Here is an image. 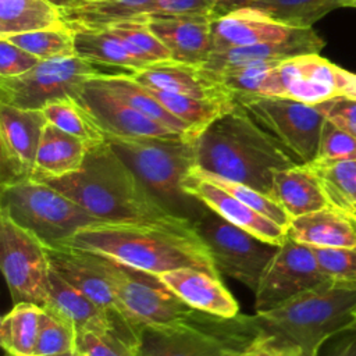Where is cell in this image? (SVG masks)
I'll list each match as a JSON object with an SVG mask.
<instances>
[{"label":"cell","instance_id":"obj_14","mask_svg":"<svg viewBox=\"0 0 356 356\" xmlns=\"http://www.w3.org/2000/svg\"><path fill=\"white\" fill-rule=\"evenodd\" d=\"M330 280L320 268L310 246L286 236L264 267L254 289L256 313L284 305Z\"/></svg>","mask_w":356,"mask_h":356},{"label":"cell","instance_id":"obj_33","mask_svg":"<svg viewBox=\"0 0 356 356\" xmlns=\"http://www.w3.org/2000/svg\"><path fill=\"white\" fill-rule=\"evenodd\" d=\"M174 117L181 120L197 138L199 134L221 114L228 111L235 103L229 99H200L179 93H171L146 88Z\"/></svg>","mask_w":356,"mask_h":356},{"label":"cell","instance_id":"obj_27","mask_svg":"<svg viewBox=\"0 0 356 356\" xmlns=\"http://www.w3.org/2000/svg\"><path fill=\"white\" fill-rule=\"evenodd\" d=\"M288 236L314 248H355L356 221L328 207L292 218Z\"/></svg>","mask_w":356,"mask_h":356},{"label":"cell","instance_id":"obj_16","mask_svg":"<svg viewBox=\"0 0 356 356\" xmlns=\"http://www.w3.org/2000/svg\"><path fill=\"white\" fill-rule=\"evenodd\" d=\"M76 99L106 135L125 138L184 136L135 110L106 85L103 75L85 82Z\"/></svg>","mask_w":356,"mask_h":356},{"label":"cell","instance_id":"obj_36","mask_svg":"<svg viewBox=\"0 0 356 356\" xmlns=\"http://www.w3.org/2000/svg\"><path fill=\"white\" fill-rule=\"evenodd\" d=\"M42 111L44 113L47 122L82 139L89 146H95L106 140L104 131L76 97L56 100L47 104Z\"/></svg>","mask_w":356,"mask_h":356},{"label":"cell","instance_id":"obj_52","mask_svg":"<svg viewBox=\"0 0 356 356\" xmlns=\"http://www.w3.org/2000/svg\"><path fill=\"white\" fill-rule=\"evenodd\" d=\"M51 356H75V352H68V353H61V355H51Z\"/></svg>","mask_w":356,"mask_h":356},{"label":"cell","instance_id":"obj_13","mask_svg":"<svg viewBox=\"0 0 356 356\" xmlns=\"http://www.w3.org/2000/svg\"><path fill=\"white\" fill-rule=\"evenodd\" d=\"M0 266L14 305L44 306L51 270L44 243L4 214H0Z\"/></svg>","mask_w":356,"mask_h":356},{"label":"cell","instance_id":"obj_17","mask_svg":"<svg viewBox=\"0 0 356 356\" xmlns=\"http://www.w3.org/2000/svg\"><path fill=\"white\" fill-rule=\"evenodd\" d=\"M44 248L50 267L60 277L113 316L125 321L114 288L106 277L95 252L65 243H44Z\"/></svg>","mask_w":356,"mask_h":356},{"label":"cell","instance_id":"obj_7","mask_svg":"<svg viewBox=\"0 0 356 356\" xmlns=\"http://www.w3.org/2000/svg\"><path fill=\"white\" fill-rule=\"evenodd\" d=\"M253 316L222 318L204 313L195 323L143 327L139 331L140 356H228L246 349L260 335Z\"/></svg>","mask_w":356,"mask_h":356},{"label":"cell","instance_id":"obj_1","mask_svg":"<svg viewBox=\"0 0 356 356\" xmlns=\"http://www.w3.org/2000/svg\"><path fill=\"white\" fill-rule=\"evenodd\" d=\"M63 243L102 253L156 275L191 267L220 277L207 245L193 222L184 218L163 222L99 221Z\"/></svg>","mask_w":356,"mask_h":356},{"label":"cell","instance_id":"obj_29","mask_svg":"<svg viewBox=\"0 0 356 356\" xmlns=\"http://www.w3.org/2000/svg\"><path fill=\"white\" fill-rule=\"evenodd\" d=\"M71 29L75 56L86 61L122 68L129 74L149 65V63L135 54L122 39L107 29Z\"/></svg>","mask_w":356,"mask_h":356},{"label":"cell","instance_id":"obj_32","mask_svg":"<svg viewBox=\"0 0 356 356\" xmlns=\"http://www.w3.org/2000/svg\"><path fill=\"white\" fill-rule=\"evenodd\" d=\"M103 81L114 93L147 118L179 135L196 139L192 131L181 120L174 117L143 85L136 82L129 72L106 74L103 75Z\"/></svg>","mask_w":356,"mask_h":356},{"label":"cell","instance_id":"obj_18","mask_svg":"<svg viewBox=\"0 0 356 356\" xmlns=\"http://www.w3.org/2000/svg\"><path fill=\"white\" fill-rule=\"evenodd\" d=\"M184 189L228 222L253 234L264 242L280 246L288 236L285 227L264 217L229 192L207 181L196 172L195 167L188 174Z\"/></svg>","mask_w":356,"mask_h":356},{"label":"cell","instance_id":"obj_8","mask_svg":"<svg viewBox=\"0 0 356 356\" xmlns=\"http://www.w3.org/2000/svg\"><path fill=\"white\" fill-rule=\"evenodd\" d=\"M96 254L114 288L122 317L138 337L143 327L195 323L204 314L181 300L156 274L129 267L102 253Z\"/></svg>","mask_w":356,"mask_h":356},{"label":"cell","instance_id":"obj_53","mask_svg":"<svg viewBox=\"0 0 356 356\" xmlns=\"http://www.w3.org/2000/svg\"><path fill=\"white\" fill-rule=\"evenodd\" d=\"M350 217H352V218H353V220H355V221H356V211H355V213H353V214H352V216H350Z\"/></svg>","mask_w":356,"mask_h":356},{"label":"cell","instance_id":"obj_4","mask_svg":"<svg viewBox=\"0 0 356 356\" xmlns=\"http://www.w3.org/2000/svg\"><path fill=\"white\" fill-rule=\"evenodd\" d=\"M263 335L318 356L324 342L356 327V282L328 281L253 316Z\"/></svg>","mask_w":356,"mask_h":356},{"label":"cell","instance_id":"obj_31","mask_svg":"<svg viewBox=\"0 0 356 356\" xmlns=\"http://www.w3.org/2000/svg\"><path fill=\"white\" fill-rule=\"evenodd\" d=\"M64 24L61 11L46 0H0V39Z\"/></svg>","mask_w":356,"mask_h":356},{"label":"cell","instance_id":"obj_11","mask_svg":"<svg viewBox=\"0 0 356 356\" xmlns=\"http://www.w3.org/2000/svg\"><path fill=\"white\" fill-rule=\"evenodd\" d=\"M193 225L207 245L217 271L254 292L264 267L278 246L228 222L210 209Z\"/></svg>","mask_w":356,"mask_h":356},{"label":"cell","instance_id":"obj_10","mask_svg":"<svg viewBox=\"0 0 356 356\" xmlns=\"http://www.w3.org/2000/svg\"><path fill=\"white\" fill-rule=\"evenodd\" d=\"M249 114L300 164L316 160L325 121L323 104L281 96H235Z\"/></svg>","mask_w":356,"mask_h":356},{"label":"cell","instance_id":"obj_35","mask_svg":"<svg viewBox=\"0 0 356 356\" xmlns=\"http://www.w3.org/2000/svg\"><path fill=\"white\" fill-rule=\"evenodd\" d=\"M307 165L317 175L330 207L352 216L356 211V159Z\"/></svg>","mask_w":356,"mask_h":356},{"label":"cell","instance_id":"obj_40","mask_svg":"<svg viewBox=\"0 0 356 356\" xmlns=\"http://www.w3.org/2000/svg\"><path fill=\"white\" fill-rule=\"evenodd\" d=\"M195 170L199 175H202L203 178H206L207 181L213 182L214 185L220 186L221 189L229 192L232 196H235L236 199H239L241 202H243L245 204H248L249 207H252L253 210H256L257 213L263 214L264 217L275 221L277 224L285 227L288 229L289 224H291V217L288 216V213L282 209V206L270 195L252 188L249 185L236 182V181H231L227 178H222L217 174L204 171L202 168H199L197 165H195Z\"/></svg>","mask_w":356,"mask_h":356},{"label":"cell","instance_id":"obj_19","mask_svg":"<svg viewBox=\"0 0 356 356\" xmlns=\"http://www.w3.org/2000/svg\"><path fill=\"white\" fill-rule=\"evenodd\" d=\"M214 15L149 14L152 32L168 49L172 61L202 67L213 51Z\"/></svg>","mask_w":356,"mask_h":356},{"label":"cell","instance_id":"obj_6","mask_svg":"<svg viewBox=\"0 0 356 356\" xmlns=\"http://www.w3.org/2000/svg\"><path fill=\"white\" fill-rule=\"evenodd\" d=\"M0 214L38 236L43 243H63L82 228L99 222L63 192L39 181L0 186Z\"/></svg>","mask_w":356,"mask_h":356},{"label":"cell","instance_id":"obj_23","mask_svg":"<svg viewBox=\"0 0 356 356\" xmlns=\"http://www.w3.org/2000/svg\"><path fill=\"white\" fill-rule=\"evenodd\" d=\"M131 76L149 89L200 99L235 97L202 67L177 63L172 60L149 64L131 72Z\"/></svg>","mask_w":356,"mask_h":356},{"label":"cell","instance_id":"obj_56","mask_svg":"<svg viewBox=\"0 0 356 356\" xmlns=\"http://www.w3.org/2000/svg\"><path fill=\"white\" fill-rule=\"evenodd\" d=\"M224 1H225V0H224Z\"/></svg>","mask_w":356,"mask_h":356},{"label":"cell","instance_id":"obj_3","mask_svg":"<svg viewBox=\"0 0 356 356\" xmlns=\"http://www.w3.org/2000/svg\"><path fill=\"white\" fill-rule=\"evenodd\" d=\"M104 222H163L167 211L104 140L92 146L75 174L47 182Z\"/></svg>","mask_w":356,"mask_h":356},{"label":"cell","instance_id":"obj_30","mask_svg":"<svg viewBox=\"0 0 356 356\" xmlns=\"http://www.w3.org/2000/svg\"><path fill=\"white\" fill-rule=\"evenodd\" d=\"M241 6L256 8L292 28H312L324 15L342 7V0H225L217 14Z\"/></svg>","mask_w":356,"mask_h":356},{"label":"cell","instance_id":"obj_47","mask_svg":"<svg viewBox=\"0 0 356 356\" xmlns=\"http://www.w3.org/2000/svg\"><path fill=\"white\" fill-rule=\"evenodd\" d=\"M256 356H302L298 349L260 334L249 346Z\"/></svg>","mask_w":356,"mask_h":356},{"label":"cell","instance_id":"obj_24","mask_svg":"<svg viewBox=\"0 0 356 356\" xmlns=\"http://www.w3.org/2000/svg\"><path fill=\"white\" fill-rule=\"evenodd\" d=\"M323 47L324 40L314 32L313 28H306L295 38L281 42H264L250 46L214 50L202 68L209 72H217L248 64L281 63L296 56L320 53Z\"/></svg>","mask_w":356,"mask_h":356},{"label":"cell","instance_id":"obj_55","mask_svg":"<svg viewBox=\"0 0 356 356\" xmlns=\"http://www.w3.org/2000/svg\"><path fill=\"white\" fill-rule=\"evenodd\" d=\"M355 330H356V327H355Z\"/></svg>","mask_w":356,"mask_h":356},{"label":"cell","instance_id":"obj_50","mask_svg":"<svg viewBox=\"0 0 356 356\" xmlns=\"http://www.w3.org/2000/svg\"><path fill=\"white\" fill-rule=\"evenodd\" d=\"M228 356H256L250 348L246 349H232L229 350Z\"/></svg>","mask_w":356,"mask_h":356},{"label":"cell","instance_id":"obj_42","mask_svg":"<svg viewBox=\"0 0 356 356\" xmlns=\"http://www.w3.org/2000/svg\"><path fill=\"white\" fill-rule=\"evenodd\" d=\"M323 273L332 281L356 282L355 248H314L310 246Z\"/></svg>","mask_w":356,"mask_h":356},{"label":"cell","instance_id":"obj_48","mask_svg":"<svg viewBox=\"0 0 356 356\" xmlns=\"http://www.w3.org/2000/svg\"><path fill=\"white\" fill-rule=\"evenodd\" d=\"M327 356H356V330L349 331V334L338 341Z\"/></svg>","mask_w":356,"mask_h":356},{"label":"cell","instance_id":"obj_41","mask_svg":"<svg viewBox=\"0 0 356 356\" xmlns=\"http://www.w3.org/2000/svg\"><path fill=\"white\" fill-rule=\"evenodd\" d=\"M75 330L64 320L42 309L35 356H51L75 352Z\"/></svg>","mask_w":356,"mask_h":356},{"label":"cell","instance_id":"obj_39","mask_svg":"<svg viewBox=\"0 0 356 356\" xmlns=\"http://www.w3.org/2000/svg\"><path fill=\"white\" fill-rule=\"evenodd\" d=\"M104 29L110 31L111 33L122 39L135 54H138L142 60L147 61L149 64L172 60L168 49L149 28L146 15L121 21Z\"/></svg>","mask_w":356,"mask_h":356},{"label":"cell","instance_id":"obj_34","mask_svg":"<svg viewBox=\"0 0 356 356\" xmlns=\"http://www.w3.org/2000/svg\"><path fill=\"white\" fill-rule=\"evenodd\" d=\"M42 307L15 303L0 323V343L8 356H35Z\"/></svg>","mask_w":356,"mask_h":356},{"label":"cell","instance_id":"obj_49","mask_svg":"<svg viewBox=\"0 0 356 356\" xmlns=\"http://www.w3.org/2000/svg\"><path fill=\"white\" fill-rule=\"evenodd\" d=\"M49 3H51L53 6H56L58 10H67L75 6L76 0H46Z\"/></svg>","mask_w":356,"mask_h":356},{"label":"cell","instance_id":"obj_21","mask_svg":"<svg viewBox=\"0 0 356 356\" xmlns=\"http://www.w3.org/2000/svg\"><path fill=\"white\" fill-rule=\"evenodd\" d=\"M42 309L68 323L76 334L85 331L100 332L117 327L131 328L124 320L113 316L89 296L67 282L53 268L49 275L47 300Z\"/></svg>","mask_w":356,"mask_h":356},{"label":"cell","instance_id":"obj_9","mask_svg":"<svg viewBox=\"0 0 356 356\" xmlns=\"http://www.w3.org/2000/svg\"><path fill=\"white\" fill-rule=\"evenodd\" d=\"M106 74L78 56L40 60L19 76L0 78V103L43 110L56 100L78 97L85 82Z\"/></svg>","mask_w":356,"mask_h":356},{"label":"cell","instance_id":"obj_15","mask_svg":"<svg viewBox=\"0 0 356 356\" xmlns=\"http://www.w3.org/2000/svg\"><path fill=\"white\" fill-rule=\"evenodd\" d=\"M46 124L42 110L0 103V186L32 179Z\"/></svg>","mask_w":356,"mask_h":356},{"label":"cell","instance_id":"obj_46","mask_svg":"<svg viewBox=\"0 0 356 356\" xmlns=\"http://www.w3.org/2000/svg\"><path fill=\"white\" fill-rule=\"evenodd\" d=\"M325 118L356 138V97H337L321 103Z\"/></svg>","mask_w":356,"mask_h":356},{"label":"cell","instance_id":"obj_43","mask_svg":"<svg viewBox=\"0 0 356 356\" xmlns=\"http://www.w3.org/2000/svg\"><path fill=\"white\" fill-rule=\"evenodd\" d=\"M350 159H356V138L325 118L314 161L330 163Z\"/></svg>","mask_w":356,"mask_h":356},{"label":"cell","instance_id":"obj_22","mask_svg":"<svg viewBox=\"0 0 356 356\" xmlns=\"http://www.w3.org/2000/svg\"><path fill=\"white\" fill-rule=\"evenodd\" d=\"M157 277L181 300L197 312L222 318H234L239 313L238 302L217 275L184 267L161 273Z\"/></svg>","mask_w":356,"mask_h":356},{"label":"cell","instance_id":"obj_44","mask_svg":"<svg viewBox=\"0 0 356 356\" xmlns=\"http://www.w3.org/2000/svg\"><path fill=\"white\" fill-rule=\"evenodd\" d=\"M40 58L11 43L0 39V78L19 76L32 70Z\"/></svg>","mask_w":356,"mask_h":356},{"label":"cell","instance_id":"obj_20","mask_svg":"<svg viewBox=\"0 0 356 356\" xmlns=\"http://www.w3.org/2000/svg\"><path fill=\"white\" fill-rule=\"evenodd\" d=\"M303 29L306 28H292L277 22L252 7H234L213 18V51L264 42H281L295 38Z\"/></svg>","mask_w":356,"mask_h":356},{"label":"cell","instance_id":"obj_37","mask_svg":"<svg viewBox=\"0 0 356 356\" xmlns=\"http://www.w3.org/2000/svg\"><path fill=\"white\" fill-rule=\"evenodd\" d=\"M75 353L82 356H140L139 337L128 327L78 332Z\"/></svg>","mask_w":356,"mask_h":356},{"label":"cell","instance_id":"obj_28","mask_svg":"<svg viewBox=\"0 0 356 356\" xmlns=\"http://www.w3.org/2000/svg\"><path fill=\"white\" fill-rule=\"evenodd\" d=\"M153 0H76L75 6L60 10L70 28L104 29L121 21L152 14Z\"/></svg>","mask_w":356,"mask_h":356},{"label":"cell","instance_id":"obj_12","mask_svg":"<svg viewBox=\"0 0 356 356\" xmlns=\"http://www.w3.org/2000/svg\"><path fill=\"white\" fill-rule=\"evenodd\" d=\"M320 104L337 97H356V74L328 61L318 53L302 54L274 65L267 95Z\"/></svg>","mask_w":356,"mask_h":356},{"label":"cell","instance_id":"obj_2","mask_svg":"<svg viewBox=\"0 0 356 356\" xmlns=\"http://www.w3.org/2000/svg\"><path fill=\"white\" fill-rule=\"evenodd\" d=\"M196 165L271 193L277 171L300 164L236 100L196 138Z\"/></svg>","mask_w":356,"mask_h":356},{"label":"cell","instance_id":"obj_45","mask_svg":"<svg viewBox=\"0 0 356 356\" xmlns=\"http://www.w3.org/2000/svg\"><path fill=\"white\" fill-rule=\"evenodd\" d=\"M224 0H153L152 14L217 15Z\"/></svg>","mask_w":356,"mask_h":356},{"label":"cell","instance_id":"obj_38","mask_svg":"<svg viewBox=\"0 0 356 356\" xmlns=\"http://www.w3.org/2000/svg\"><path fill=\"white\" fill-rule=\"evenodd\" d=\"M7 39L40 60L75 56L74 35L68 25L11 35Z\"/></svg>","mask_w":356,"mask_h":356},{"label":"cell","instance_id":"obj_26","mask_svg":"<svg viewBox=\"0 0 356 356\" xmlns=\"http://www.w3.org/2000/svg\"><path fill=\"white\" fill-rule=\"evenodd\" d=\"M270 196L282 206L291 218L330 207L317 175L307 164H296L277 171L273 177Z\"/></svg>","mask_w":356,"mask_h":356},{"label":"cell","instance_id":"obj_5","mask_svg":"<svg viewBox=\"0 0 356 356\" xmlns=\"http://www.w3.org/2000/svg\"><path fill=\"white\" fill-rule=\"evenodd\" d=\"M106 142L172 216L195 222L207 211V206L184 189L188 174L196 165L195 138L106 135Z\"/></svg>","mask_w":356,"mask_h":356},{"label":"cell","instance_id":"obj_25","mask_svg":"<svg viewBox=\"0 0 356 356\" xmlns=\"http://www.w3.org/2000/svg\"><path fill=\"white\" fill-rule=\"evenodd\" d=\"M92 146L47 122L43 128L33 181L49 182L79 171Z\"/></svg>","mask_w":356,"mask_h":356},{"label":"cell","instance_id":"obj_54","mask_svg":"<svg viewBox=\"0 0 356 356\" xmlns=\"http://www.w3.org/2000/svg\"><path fill=\"white\" fill-rule=\"evenodd\" d=\"M75 356H82V355H78V353H75Z\"/></svg>","mask_w":356,"mask_h":356},{"label":"cell","instance_id":"obj_51","mask_svg":"<svg viewBox=\"0 0 356 356\" xmlns=\"http://www.w3.org/2000/svg\"><path fill=\"white\" fill-rule=\"evenodd\" d=\"M342 7H355L356 8V0H342Z\"/></svg>","mask_w":356,"mask_h":356}]
</instances>
